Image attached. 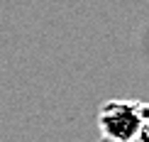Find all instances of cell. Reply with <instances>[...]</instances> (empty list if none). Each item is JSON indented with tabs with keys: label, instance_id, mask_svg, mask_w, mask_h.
Listing matches in <instances>:
<instances>
[{
	"label": "cell",
	"instance_id": "1",
	"mask_svg": "<svg viewBox=\"0 0 149 142\" xmlns=\"http://www.w3.org/2000/svg\"><path fill=\"white\" fill-rule=\"evenodd\" d=\"M149 108L132 101H113L100 110V130L115 142H134Z\"/></svg>",
	"mask_w": 149,
	"mask_h": 142
},
{
	"label": "cell",
	"instance_id": "2",
	"mask_svg": "<svg viewBox=\"0 0 149 142\" xmlns=\"http://www.w3.org/2000/svg\"><path fill=\"white\" fill-rule=\"evenodd\" d=\"M134 142H149V113H147V118L142 120V127H139V132H137V137H134Z\"/></svg>",
	"mask_w": 149,
	"mask_h": 142
}]
</instances>
